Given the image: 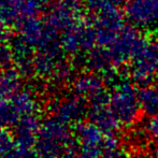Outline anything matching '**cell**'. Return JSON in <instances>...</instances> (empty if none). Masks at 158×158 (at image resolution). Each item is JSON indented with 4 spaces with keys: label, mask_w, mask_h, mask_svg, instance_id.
<instances>
[{
    "label": "cell",
    "mask_w": 158,
    "mask_h": 158,
    "mask_svg": "<svg viewBox=\"0 0 158 158\" xmlns=\"http://www.w3.org/2000/svg\"><path fill=\"white\" fill-rule=\"evenodd\" d=\"M148 43V41L146 38L135 28V26L126 24L114 41L106 46V48L114 66L118 68L130 61L145 48Z\"/></svg>",
    "instance_id": "1"
},
{
    "label": "cell",
    "mask_w": 158,
    "mask_h": 158,
    "mask_svg": "<svg viewBox=\"0 0 158 158\" xmlns=\"http://www.w3.org/2000/svg\"><path fill=\"white\" fill-rule=\"evenodd\" d=\"M60 46L64 51L74 54L80 51L93 50L97 46L93 19L82 17L75 24L63 31Z\"/></svg>",
    "instance_id": "5"
},
{
    "label": "cell",
    "mask_w": 158,
    "mask_h": 158,
    "mask_svg": "<svg viewBox=\"0 0 158 158\" xmlns=\"http://www.w3.org/2000/svg\"><path fill=\"white\" fill-rule=\"evenodd\" d=\"M109 108L119 123H133L141 110L139 94L131 84L117 83L110 94Z\"/></svg>",
    "instance_id": "2"
},
{
    "label": "cell",
    "mask_w": 158,
    "mask_h": 158,
    "mask_svg": "<svg viewBox=\"0 0 158 158\" xmlns=\"http://www.w3.org/2000/svg\"><path fill=\"white\" fill-rule=\"evenodd\" d=\"M139 102L141 110L148 115L158 114V90L154 86L148 85L139 93Z\"/></svg>",
    "instance_id": "9"
},
{
    "label": "cell",
    "mask_w": 158,
    "mask_h": 158,
    "mask_svg": "<svg viewBox=\"0 0 158 158\" xmlns=\"http://www.w3.org/2000/svg\"><path fill=\"white\" fill-rule=\"evenodd\" d=\"M130 77L138 85L148 86L158 73V41L150 42L130 60Z\"/></svg>",
    "instance_id": "6"
},
{
    "label": "cell",
    "mask_w": 158,
    "mask_h": 158,
    "mask_svg": "<svg viewBox=\"0 0 158 158\" xmlns=\"http://www.w3.org/2000/svg\"><path fill=\"white\" fill-rule=\"evenodd\" d=\"M125 6L126 19L135 27H148L158 21V0H130Z\"/></svg>",
    "instance_id": "8"
},
{
    "label": "cell",
    "mask_w": 158,
    "mask_h": 158,
    "mask_svg": "<svg viewBox=\"0 0 158 158\" xmlns=\"http://www.w3.org/2000/svg\"><path fill=\"white\" fill-rule=\"evenodd\" d=\"M155 87H156V89L158 90V83H156V84H155Z\"/></svg>",
    "instance_id": "13"
},
{
    "label": "cell",
    "mask_w": 158,
    "mask_h": 158,
    "mask_svg": "<svg viewBox=\"0 0 158 158\" xmlns=\"http://www.w3.org/2000/svg\"><path fill=\"white\" fill-rule=\"evenodd\" d=\"M130 0H110L111 4H114V6H123V4H127V2H129Z\"/></svg>",
    "instance_id": "12"
},
{
    "label": "cell",
    "mask_w": 158,
    "mask_h": 158,
    "mask_svg": "<svg viewBox=\"0 0 158 158\" xmlns=\"http://www.w3.org/2000/svg\"><path fill=\"white\" fill-rule=\"evenodd\" d=\"M92 19L95 27L97 46L102 48L110 45L122 28L126 25L125 14H123L117 6L114 4H109L97 11Z\"/></svg>",
    "instance_id": "4"
},
{
    "label": "cell",
    "mask_w": 158,
    "mask_h": 158,
    "mask_svg": "<svg viewBox=\"0 0 158 158\" xmlns=\"http://www.w3.org/2000/svg\"><path fill=\"white\" fill-rule=\"evenodd\" d=\"M21 38L31 48H44L56 43L57 31L54 30L48 22L40 21L37 17L25 22L21 26Z\"/></svg>",
    "instance_id": "7"
},
{
    "label": "cell",
    "mask_w": 158,
    "mask_h": 158,
    "mask_svg": "<svg viewBox=\"0 0 158 158\" xmlns=\"http://www.w3.org/2000/svg\"><path fill=\"white\" fill-rule=\"evenodd\" d=\"M48 3V0H0V22L21 27L25 22L38 17Z\"/></svg>",
    "instance_id": "3"
},
{
    "label": "cell",
    "mask_w": 158,
    "mask_h": 158,
    "mask_svg": "<svg viewBox=\"0 0 158 158\" xmlns=\"http://www.w3.org/2000/svg\"><path fill=\"white\" fill-rule=\"evenodd\" d=\"M146 130L150 133V135H153L154 138L158 139V114L153 115V117L148 122Z\"/></svg>",
    "instance_id": "11"
},
{
    "label": "cell",
    "mask_w": 158,
    "mask_h": 158,
    "mask_svg": "<svg viewBox=\"0 0 158 158\" xmlns=\"http://www.w3.org/2000/svg\"><path fill=\"white\" fill-rule=\"evenodd\" d=\"M82 2H83V4L86 8L92 11H95V12L111 4L110 0H82Z\"/></svg>",
    "instance_id": "10"
}]
</instances>
